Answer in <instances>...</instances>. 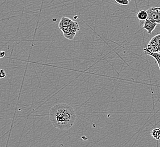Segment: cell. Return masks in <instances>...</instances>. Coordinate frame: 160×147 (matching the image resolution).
Wrapping results in <instances>:
<instances>
[{
    "label": "cell",
    "mask_w": 160,
    "mask_h": 147,
    "mask_svg": "<svg viewBox=\"0 0 160 147\" xmlns=\"http://www.w3.org/2000/svg\"><path fill=\"white\" fill-rule=\"evenodd\" d=\"M143 50L147 55L154 53H160V34L153 37Z\"/></svg>",
    "instance_id": "obj_2"
},
{
    "label": "cell",
    "mask_w": 160,
    "mask_h": 147,
    "mask_svg": "<svg viewBox=\"0 0 160 147\" xmlns=\"http://www.w3.org/2000/svg\"><path fill=\"white\" fill-rule=\"evenodd\" d=\"M137 18L139 19V21H144L148 19V12L145 10H140L136 14Z\"/></svg>",
    "instance_id": "obj_7"
},
{
    "label": "cell",
    "mask_w": 160,
    "mask_h": 147,
    "mask_svg": "<svg viewBox=\"0 0 160 147\" xmlns=\"http://www.w3.org/2000/svg\"><path fill=\"white\" fill-rule=\"evenodd\" d=\"M73 21H72L71 19L69 18L68 17H62L59 23V29L60 30L62 28L69 26Z\"/></svg>",
    "instance_id": "obj_6"
},
{
    "label": "cell",
    "mask_w": 160,
    "mask_h": 147,
    "mask_svg": "<svg viewBox=\"0 0 160 147\" xmlns=\"http://www.w3.org/2000/svg\"><path fill=\"white\" fill-rule=\"evenodd\" d=\"M147 11L148 19L157 24H160V7H151Z\"/></svg>",
    "instance_id": "obj_4"
},
{
    "label": "cell",
    "mask_w": 160,
    "mask_h": 147,
    "mask_svg": "<svg viewBox=\"0 0 160 147\" xmlns=\"http://www.w3.org/2000/svg\"><path fill=\"white\" fill-rule=\"evenodd\" d=\"M5 54H6V53H5V51H3V50L1 51V53H0V57H1V58H3V57H5Z\"/></svg>",
    "instance_id": "obj_12"
},
{
    "label": "cell",
    "mask_w": 160,
    "mask_h": 147,
    "mask_svg": "<svg viewBox=\"0 0 160 147\" xmlns=\"http://www.w3.org/2000/svg\"><path fill=\"white\" fill-rule=\"evenodd\" d=\"M129 1H131V0H129Z\"/></svg>",
    "instance_id": "obj_13"
},
{
    "label": "cell",
    "mask_w": 160,
    "mask_h": 147,
    "mask_svg": "<svg viewBox=\"0 0 160 147\" xmlns=\"http://www.w3.org/2000/svg\"></svg>",
    "instance_id": "obj_14"
},
{
    "label": "cell",
    "mask_w": 160,
    "mask_h": 147,
    "mask_svg": "<svg viewBox=\"0 0 160 147\" xmlns=\"http://www.w3.org/2000/svg\"><path fill=\"white\" fill-rule=\"evenodd\" d=\"M151 135L153 138H154L156 140H160V128H156L153 129L151 132Z\"/></svg>",
    "instance_id": "obj_8"
},
{
    "label": "cell",
    "mask_w": 160,
    "mask_h": 147,
    "mask_svg": "<svg viewBox=\"0 0 160 147\" xmlns=\"http://www.w3.org/2000/svg\"><path fill=\"white\" fill-rule=\"evenodd\" d=\"M139 22H140V26H142L143 28L147 31L148 34L150 35L152 34L153 31H154L158 25L156 23L151 21L148 19H146L144 21H139Z\"/></svg>",
    "instance_id": "obj_5"
},
{
    "label": "cell",
    "mask_w": 160,
    "mask_h": 147,
    "mask_svg": "<svg viewBox=\"0 0 160 147\" xmlns=\"http://www.w3.org/2000/svg\"><path fill=\"white\" fill-rule=\"evenodd\" d=\"M151 57H152L153 58H154V59L156 60V61L157 62L158 66L160 70V53H152L150 54L149 55Z\"/></svg>",
    "instance_id": "obj_9"
},
{
    "label": "cell",
    "mask_w": 160,
    "mask_h": 147,
    "mask_svg": "<svg viewBox=\"0 0 160 147\" xmlns=\"http://www.w3.org/2000/svg\"><path fill=\"white\" fill-rule=\"evenodd\" d=\"M65 38L68 40H73L80 30V26L77 21H73L69 26L60 29Z\"/></svg>",
    "instance_id": "obj_3"
},
{
    "label": "cell",
    "mask_w": 160,
    "mask_h": 147,
    "mask_svg": "<svg viewBox=\"0 0 160 147\" xmlns=\"http://www.w3.org/2000/svg\"><path fill=\"white\" fill-rule=\"evenodd\" d=\"M117 3L121 5H128L129 4V0H115Z\"/></svg>",
    "instance_id": "obj_10"
},
{
    "label": "cell",
    "mask_w": 160,
    "mask_h": 147,
    "mask_svg": "<svg viewBox=\"0 0 160 147\" xmlns=\"http://www.w3.org/2000/svg\"><path fill=\"white\" fill-rule=\"evenodd\" d=\"M49 120L56 129L68 130L74 125L76 113L71 105L59 104L53 106L49 110Z\"/></svg>",
    "instance_id": "obj_1"
},
{
    "label": "cell",
    "mask_w": 160,
    "mask_h": 147,
    "mask_svg": "<svg viewBox=\"0 0 160 147\" xmlns=\"http://www.w3.org/2000/svg\"><path fill=\"white\" fill-rule=\"evenodd\" d=\"M6 77V72L3 69H1L0 71V78L2 79Z\"/></svg>",
    "instance_id": "obj_11"
}]
</instances>
